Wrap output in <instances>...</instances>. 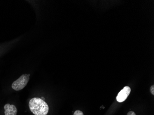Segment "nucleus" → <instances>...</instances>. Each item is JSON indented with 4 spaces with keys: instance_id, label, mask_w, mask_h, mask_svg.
<instances>
[{
    "instance_id": "nucleus-1",
    "label": "nucleus",
    "mask_w": 154,
    "mask_h": 115,
    "mask_svg": "<svg viewBox=\"0 0 154 115\" xmlns=\"http://www.w3.org/2000/svg\"><path fill=\"white\" fill-rule=\"evenodd\" d=\"M29 108L35 115H47L49 111L48 104L39 98H33L30 100Z\"/></svg>"
},
{
    "instance_id": "nucleus-5",
    "label": "nucleus",
    "mask_w": 154,
    "mask_h": 115,
    "mask_svg": "<svg viewBox=\"0 0 154 115\" xmlns=\"http://www.w3.org/2000/svg\"><path fill=\"white\" fill-rule=\"evenodd\" d=\"M73 115H84L82 111L79 110H77L74 112Z\"/></svg>"
},
{
    "instance_id": "nucleus-7",
    "label": "nucleus",
    "mask_w": 154,
    "mask_h": 115,
    "mask_svg": "<svg viewBox=\"0 0 154 115\" xmlns=\"http://www.w3.org/2000/svg\"><path fill=\"white\" fill-rule=\"evenodd\" d=\"M127 115H136L134 112V111H130L129 112H128Z\"/></svg>"
},
{
    "instance_id": "nucleus-2",
    "label": "nucleus",
    "mask_w": 154,
    "mask_h": 115,
    "mask_svg": "<svg viewBox=\"0 0 154 115\" xmlns=\"http://www.w3.org/2000/svg\"><path fill=\"white\" fill-rule=\"evenodd\" d=\"M29 75L23 74L12 84V88L15 91L22 90L26 87L29 81Z\"/></svg>"
},
{
    "instance_id": "nucleus-4",
    "label": "nucleus",
    "mask_w": 154,
    "mask_h": 115,
    "mask_svg": "<svg viewBox=\"0 0 154 115\" xmlns=\"http://www.w3.org/2000/svg\"><path fill=\"white\" fill-rule=\"evenodd\" d=\"M5 115H17L18 110L17 108L14 104H7L4 107Z\"/></svg>"
},
{
    "instance_id": "nucleus-6",
    "label": "nucleus",
    "mask_w": 154,
    "mask_h": 115,
    "mask_svg": "<svg viewBox=\"0 0 154 115\" xmlns=\"http://www.w3.org/2000/svg\"><path fill=\"white\" fill-rule=\"evenodd\" d=\"M150 92L152 93V95H154V85H153L152 86L150 87Z\"/></svg>"
},
{
    "instance_id": "nucleus-8",
    "label": "nucleus",
    "mask_w": 154,
    "mask_h": 115,
    "mask_svg": "<svg viewBox=\"0 0 154 115\" xmlns=\"http://www.w3.org/2000/svg\"><path fill=\"white\" fill-rule=\"evenodd\" d=\"M41 98V99H42V100H44V101H45V98H44L43 97H42Z\"/></svg>"
},
{
    "instance_id": "nucleus-3",
    "label": "nucleus",
    "mask_w": 154,
    "mask_h": 115,
    "mask_svg": "<svg viewBox=\"0 0 154 115\" xmlns=\"http://www.w3.org/2000/svg\"><path fill=\"white\" fill-rule=\"evenodd\" d=\"M131 88L128 86H125L122 89L116 97V99L119 102L121 103L124 101L125 99L128 98L131 92Z\"/></svg>"
}]
</instances>
